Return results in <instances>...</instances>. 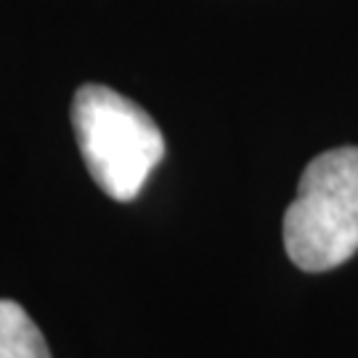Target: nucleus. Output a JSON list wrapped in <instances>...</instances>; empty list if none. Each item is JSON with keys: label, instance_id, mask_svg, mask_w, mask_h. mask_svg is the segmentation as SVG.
I'll return each mask as SVG.
<instances>
[{"label": "nucleus", "instance_id": "nucleus-1", "mask_svg": "<svg viewBox=\"0 0 358 358\" xmlns=\"http://www.w3.org/2000/svg\"><path fill=\"white\" fill-rule=\"evenodd\" d=\"M72 128L88 173L117 202H133L165 157V136L152 115L106 85L77 88Z\"/></svg>", "mask_w": 358, "mask_h": 358}, {"label": "nucleus", "instance_id": "nucleus-2", "mask_svg": "<svg viewBox=\"0 0 358 358\" xmlns=\"http://www.w3.org/2000/svg\"><path fill=\"white\" fill-rule=\"evenodd\" d=\"M284 250L306 273H324L358 252V146L313 157L284 213Z\"/></svg>", "mask_w": 358, "mask_h": 358}, {"label": "nucleus", "instance_id": "nucleus-3", "mask_svg": "<svg viewBox=\"0 0 358 358\" xmlns=\"http://www.w3.org/2000/svg\"><path fill=\"white\" fill-rule=\"evenodd\" d=\"M0 358H51L38 324L13 300H0Z\"/></svg>", "mask_w": 358, "mask_h": 358}]
</instances>
